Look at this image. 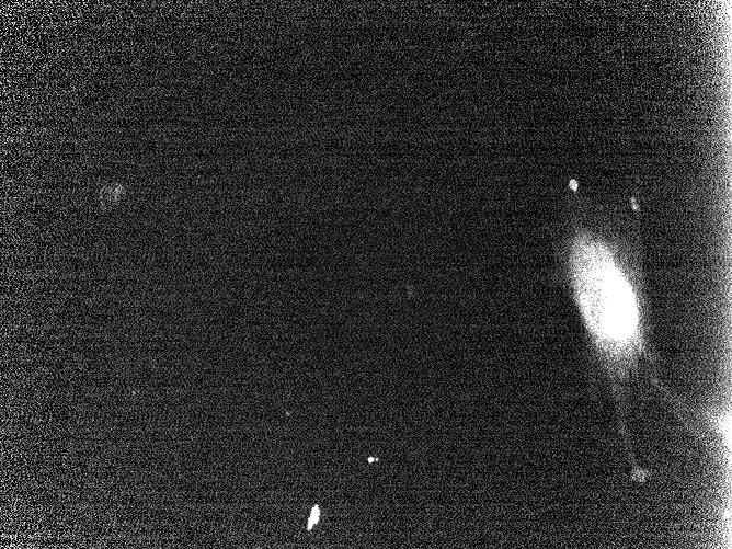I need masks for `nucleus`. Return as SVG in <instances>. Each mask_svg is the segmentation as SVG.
Returning <instances> with one entry per match:
<instances>
[{
    "instance_id": "1",
    "label": "nucleus",
    "mask_w": 732,
    "mask_h": 549,
    "mask_svg": "<svg viewBox=\"0 0 732 549\" xmlns=\"http://www.w3.org/2000/svg\"><path fill=\"white\" fill-rule=\"evenodd\" d=\"M563 270L625 454L636 470L641 465L631 438V394L653 364L640 266L610 242L582 231L572 239Z\"/></svg>"
},
{
    "instance_id": "2",
    "label": "nucleus",
    "mask_w": 732,
    "mask_h": 549,
    "mask_svg": "<svg viewBox=\"0 0 732 549\" xmlns=\"http://www.w3.org/2000/svg\"><path fill=\"white\" fill-rule=\"evenodd\" d=\"M320 517V511L318 505L313 506L310 513V517L308 519L307 524V529L310 530L314 524L319 521Z\"/></svg>"
}]
</instances>
